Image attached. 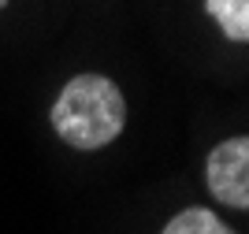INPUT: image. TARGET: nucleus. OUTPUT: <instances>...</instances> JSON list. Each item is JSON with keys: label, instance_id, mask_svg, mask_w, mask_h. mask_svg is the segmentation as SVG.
<instances>
[{"label": "nucleus", "instance_id": "nucleus-3", "mask_svg": "<svg viewBox=\"0 0 249 234\" xmlns=\"http://www.w3.org/2000/svg\"><path fill=\"white\" fill-rule=\"evenodd\" d=\"M205 11L216 19L223 37L231 41H249V0H205Z\"/></svg>", "mask_w": 249, "mask_h": 234}, {"label": "nucleus", "instance_id": "nucleus-2", "mask_svg": "<svg viewBox=\"0 0 249 234\" xmlns=\"http://www.w3.org/2000/svg\"><path fill=\"white\" fill-rule=\"evenodd\" d=\"M205 182L219 204L249 208V138H227L208 153Z\"/></svg>", "mask_w": 249, "mask_h": 234}, {"label": "nucleus", "instance_id": "nucleus-4", "mask_svg": "<svg viewBox=\"0 0 249 234\" xmlns=\"http://www.w3.org/2000/svg\"><path fill=\"white\" fill-rule=\"evenodd\" d=\"M164 234H238L231 231L216 212H208V208H186V212H178L171 223L164 227Z\"/></svg>", "mask_w": 249, "mask_h": 234}, {"label": "nucleus", "instance_id": "nucleus-5", "mask_svg": "<svg viewBox=\"0 0 249 234\" xmlns=\"http://www.w3.org/2000/svg\"><path fill=\"white\" fill-rule=\"evenodd\" d=\"M4 4H8V0H0V8H4Z\"/></svg>", "mask_w": 249, "mask_h": 234}, {"label": "nucleus", "instance_id": "nucleus-1", "mask_svg": "<svg viewBox=\"0 0 249 234\" xmlns=\"http://www.w3.org/2000/svg\"><path fill=\"white\" fill-rule=\"evenodd\" d=\"M126 126V101L104 74H78L60 90L52 104V130L74 149H104Z\"/></svg>", "mask_w": 249, "mask_h": 234}]
</instances>
